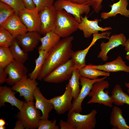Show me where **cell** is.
<instances>
[{"label": "cell", "instance_id": "obj_41", "mask_svg": "<svg viewBox=\"0 0 129 129\" xmlns=\"http://www.w3.org/2000/svg\"><path fill=\"white\" fill-rule=\"evenodd\" d=\"M126 52V58L129 61V38L127 40L124 46Z\"/></svg>", "mask_w": 129, "mask_h": 129}, {"label": "cell", "instance_id": "obj_3", "mask_svg": "<svg viewBox=\"0 0 129 129\" xmlns=\"http://www.w3.org/2000/svg\"><path fill=\"white\" fill-rule=\"evenodd\" d=\"M109 84L108 81L102 80L94 83L92 85L88 96L91 97L87 102V104L98 103L111 108L113 102L108 91H104L108 88Z\"/></svg>", "mask_w": 129, "mask_h": 129}, {"label": "cell", "instance_id": "obj_12", "mask_svg": "<svg viewBox=\"0 0 129 129\" xmlns=\"http://www.w3.org/2000/svg\"><path fill=\"white\" fill-rule=\"evenodd\" d=\"M57 11L54 5L46 7L39 13L41 25L40 32L45 35L47 32L53 31L54 29Z\"/></svg>", "mask_w": 129, "mask_h": 129}, {"label": "cell", "instance_id": "obj_31", "mask_svg": "<svg viewBox=\"0 0 129 129\" xmlns=\"http://www.w3.org/2000/svg\"><path fill=\"white\" fill-rule=\"evenodd\" d=\"M15 13L14 10L6 3L0 2V27Z\"/></svg>", "mask_w": 129, "mask_h": 129}, {"label": "cell", "instance_id": "obj_24", "mask_svg": "<svg viewBox=\"0 0 129 129\" xmlns=\"http://www.w3.org/2000/svg\"><path fill=\"white\" fill-rule=\"evenodd\" d=\"M60 37L54 31L47 32L43 37H41L40 42L41 45L38 50L48 52L60 40Z\"/></svg>", "mask_w": 129, "mask_h": 129}, {"label": "cell", "instance_id": "obj_23", "mask_svg": "<svg viewBox=\"0 0 129 129\" xmlns=\"http://www.w3.org/2000/svg\"><path fill=\"white\" fill-rule=\"evenodd\" d=\"M98 39L93 37L92 41L89 45L85 49L73 52L71 59L74 63L75 69H80L85 66L86 64L85 58L91 48L95 44Z\"/></svg>", "mask_w": 129, "mask_h": 129}, {"label": "cell", "instance_id": "obj_4", "mask_svg": "<svg viewBox=\"0 0 129 129\" xmlns=\"http://www.w3.org/2000/svg\"><path fill=\"white\" fill-rule=\"evenodd\" d=\"M40 111L36 107L33 101H26L16 117L22 121L26 129H36L41 116Z\"/></svg>", "mask_w": 129, "mask_h": 129}, {"label": "cell", "instance_id": "obj_34", "mask_svg": "<svg viewBox=\"0 0 129 129\" xmlns=\"http://www.w3.org/2000/svg\"><path fill=\"white\" fill-rule=\"evenodd\" d=\"M11 7L15 13L18 15L19 12L25 8L22 0H0Z\"/></svg>", "mask_w": 129, "mask_h": 129}, {"label": "cell", "instance_id": "obj_35", "mask_svg": "<svg viewBox=\"0 0 129 129\" xmlns=\"http://www.w3.org/2000/svg\"><path fill=\"white\" fill-rule=\"evenodd\" d=\"M55 0H33L36 7L39 12L44 8L53 5Z\"/></svg>", "mask_w": 129, "mask_h": 129}, {"label": "cell", "instance_id": "obj_20", "mask_svg": "<svg viewBox=\"0 0 129 129\" xmlns=\"http://www.w3.org/2000/svg\"><path fill=\"white\" fill-rule=\"evenodd\" d=\"M11 88L6 86L0 87V106L5 105V102L10 103L12 106H15L21 111L24 102L17 98L15 96V92Z\"/></svg>", "mask_w": 129, "mask_h": 129}, {"label": "cell", "instance_id": "obj_15", "mask_svg": "<svg viewBox=\"0 0 129 129\" xmlns=\"http://www.w3.org/2000/svg\"><path fill=\"white\" fill-rule=\"evenodd\" d=\"M41 38L39 32L28 31L16 38L19 44L25 52L33 51L36 47Z\"/></svg>", "mask_w": 129, "mask_h": 129}, {"label": "cell", "instance_id": "obj_30", "mask_svg": "<svg viewBox=\"0 0 129 129\" xmlns=\"http://www.w3.org/2000/svg\"><path fill=\"white\" fill-rule=\"evenodd\" d=\"M14 60L9 48L0 47V67L5 69Z\"/></svg>", "mask_w": 129, "mask_h": 129}, {"label": "cell", "instance_id": "obj_21", "mask_svg": "<svg viewBox=\"0 0 129 129\" xmlns=\"http://www.w3.org/2000/svg\"><path fill=\"white\" fill-rule=\"evenodd\" d=\"M128 4L127 0H119L112 5H110L111 11L108 12H102L101 14V17L104 20L110 17H115L119 13L126 17H129V10L126 8Z\"/></svg>", "mask_w": 129, "mask_h": 129}, {"label": "cell", "instance_id": "obj_36", "mask_svg": "<svg viewBox=\"0 0 129 129\" xmlns=\"http://www.w3.org/2000/svg\"><path fill=\"white\" fill-rule=\"evenodd\" d=\"M111 0L113 1L114 0ZM103 0H91L88 4L90 6H92L96 12L98 13L102 8L101 3Z\"/></svg>", "mask_w": 129, "mask_h": 129}, {"label": "cell", "instance_id": "obj_44", "mask_svg": "<svg viewBox=\"0 0 129 129\" xmlns=\"http://www.w3.org/2000/svg\"><path fill=\"white\" fill-rule=\"evenodd\" d=\"M125 85L128 88L127 92L129 94V82H125Z\"/></svg>", "mask_w": 129, "mask_h": 129}, {"label": "cell", "instance_id": "obj_16", "mask_svg": "<svg viewBox=\"0 0 129 129\" xmlns=\"http://www.w3.org/2000/svg\"><path fill=\"white\" fill-rule=\"evenodd\" d=\"M81 21L78 25V29L83 31L84 36L86 38L90 37L91 35L102 32L112 29L110 27H103L98 25L99 20L96 19L93 20H88L87 15L84 17L81 16Z\"/></svg>", "mask_w": 129, "mask_h": 129}, {"label": "cell", "instance_id": "obj_6", "mask_svg": "<svg viewBox=\"0 0 129 129\" xmlns=\"http://www.w3.org/2000/svg\"><path fill=\"white\" fill-rule=\"evenodd\" d=\"M53 5L57 11L64 10L72 15L79 23L81 21V15H87L90 9L88 4H79L67 0H56Z\"/></svg>", "mask_w": 129, "mask_h": 129}, {"label": "cell", "instance_id": "obj_37", "mask_svg": "<svg viewBox=\"0 0 129 129\" xmlns=\"http://www.w3.org/2000/svg\"><path fill=\"white\" fill-rule=\"evenodd\" d=\"M60 129H76L70 123L60 119L59 123Z\"/></svg>", "mask_w": 129, "mask_h": 129}, {"label": "cell", "instance_id": "obj_7", "mask_svg": "<svg viewBox=\"0 0 129 129\" xmlns=\"http://www.w3.org/2000/svg\"><path fill=\"white\" fill-rule=\"evenodd\" d=\"M74 69V63L71 58L66 63L52 71L43 80L50 83L62 82L70 79Z\"/></svg>", "mask_w": 129, "mask_h": 129}, {"label": "cell", "instance_id": "obj_2", "mask_svg": "<svg viewBox=\"0 0 129 129\" xmlns=\"http://www.w3.org/2000/svg\"><path fill=\"white\" fill-rule=\"evenodd\" d=\"M79 23L72 15L64 10L57 11L53 31L60 38L67 37L78 29Z\"/></svg>", "mask_w": 129, "mask_h": 129}, {"label": "cell", "instance_id": "obj_11", "mask_svg": "<svg viewBox=\"0 0 129 129\" xmlns=\"http://www.w3.org/2000/svg\"><path fill=\"white\" fill-rule=\"evenodd\" d=\"M73 98L69 82L66 85L64 93L60 96H55L50 99L54 109L59 114H63L69 111L72 106Z\"/></svg>", "mask_w": 129, "mask_h": 129}, {"label": "cell", "instance_id": "obj_5", "mask_svg": "<svg viewBox=\"0 0 129 129\" xmlns=\"http://www.w3.org/2000/svg\"><path fill=\"white\" fill-rule=\"evenodd\" d=\"M97 112L92 110L88 114L83 115L73 112L68 115L67 121L72 124L76 129H94L96 127Z\"/></svg>", "mask_w": 129, "mask_h": 129}, {"label": "cell", "instance_id": "obj_10", "mask_svg": "<svg viewBox=\"0 0 129 129\" xmlns=\"http://www.w3.org/2000/svg\"><path fill=\"white\" fill-rule=\"evenodd\" d=\"M39 12L36 7L32 9L25 8L18 14L17 15L28 31L40 32L41 22Z\"/></svg>", "mask_w": 129, "mask_h": 129}, {"label": "cell", "instance_id": "obj_17", "mask_svg": "<svg viewBox=\"0 0 129 129\" xmlns=\"http://www.w3.org/2000/svg\"><path fill=\"white\" fill-rule=\"evenodd\" d=\"M85 66L108 73L123 71L129 73V66L126 65L120 56H118L113 61L106 62L103 64L86 65Z\"/></svg>", "mask_w": 129, "mask_h": 129}, {"label": "cell", "instance_id": "obj_9", "mask_svg": "<svg viewBox=\"0 0 129 129\" xmlns=\"http://www.w3.org/2000/svg\"><path fill=\"white\" fill-rule=\"evenodd\" d=\"M38 83L36 80L27 78L26 75L21 80L12 86V90L19 93L27 102L33 101L34 93L37 87Z\"/></svg>", "mask_w": 129, "mask_h": 129}, {"label": "cell", "instance_id": "obj_33", "mask_svg": "<svg viewBox=\"0 0 129 129\" xmlns=\"http://www.w3.org/2000/svg\"><path fill=\"white\" fill-rule=\"evenodd\" d=\"M57 121L55 119L51 120L48 119H40L37 128L38 129H59V126L56 125Z\"/></svg>", "mask_w": 129, "mask_h": 129}, {"label": "cell", "instance_id": "obj_32", "mask_svg": "<svg viewBox=\"0 0 129 129\" xmlns=\"http://www.w3.org/2000/svg\"><path fill=\"white\" fill-rule=\"evenodd\" d=\"M14 38L7 30L0 27V47L9 48Z\"/></svg>", "mask_w": 129, "mask_h": 129}, {"label": "cell", "instance_id": "obj_22", "mask_svg": "<svg viewBox=\"0 0 129 129\" xmlns=\"http://www.w3.org/2000/svg\"><path fill=\"white\" fill-rule=\"evenodd\" d=\"M110 125L112 129H129V126L126 123L123 116L121 109L115 106L113 107L110 117Z\"/></svg>", "mask_w": 129, "mask_h": 129}, {"label": "cell", "instance_id": "obj_42", "mask_svg": "<svg viewBox=\"0 0 129 129\" xmlns=\"http://www.w3.org/2000/svg\"><path fill=\"white\" fill-rule=\"evenodd\" d=\"M72 2L81 4H88L91 0H67Z\"/></svg>", "mask_w": 129, "mask_h": 129}, {"label": "cell", "instance_id": "obj_13", "mask_svg": "<svg viewBox=\"0 0 129 129\" xmlns=\"http://www.w3.org/2000/svg\"><path fill=\"white\" fill-rule=\"evenodd\" d=\"M8 75L6 83L13 86L26 76L28 71L27 67L22 64L15 60L5 69Z\"/></svg>", "mask_w": 129, "mask_h": 129}, {"label": "cell", "instance_id": "obj_38", "mask_svg": "<svg viewBox=\"0 0 129 129\" xmlns=\"http://www.w3.org/2000/svg\"><path fill=\"white\" fill-rule=\"evenodd\" d=\"M25 8L28 9H32L36 8L33 0H22Z\"/></svg>", "mask_w": 129, "mask_h": 129}, {"label": "cell", "instance_id": "obj_18", "mask_svg": "<svg viewBox=\"0 0 129 129\" xmlns=\"http://www.w3.org/2000/svg\"><path fill=\"white\" fill-rule=\"evenodd\" d=\"M0 27L7 30L14 38L28 31L18 15L15 13L8 19Z\"/></svg>", "mask_w": 129, "mask_h": 129}, {"label": "cell", "instance_id": "obj_40", "mask_svg": "<svg viewBox=\"0 0 129 129\" xmlns=\"http://www.w3.org/2000/svg\"><path fill=\"white\" fill-rule=\"evenodd\" d=\"M25 127L21 120L19 119L17 121L15 124V126L14 129H24Z\"/></svg>", "mask_w": 129, "mask_h": 129}, {"label": "cell", "instance_id": "obj_25", "mask_svg": "<svg viewBox=\"0 0 129 129\" xmlns=\"http://www.w3.org/2000/svg\"><path fill=\"white\" fill-rule=\"evenodd\" d=\"M113 103L118 106L124 104L129 105V95L124 92L119 84H116L112 91L111 96Z\"/></svg>", "mask_w": 129, "mask_h": 129}, {"label": "cell", "instance_id": "obj_28", "mask_svg": "<svg viewBox=\"0 0 129 129\" xmlns=\"http://www.w3.org/2000/svg\"><path fill=\"white\" fill-rule=\"evenodd\" d=\"M39 56L35 60V66L34 69L28 75L31 79H38L39 74L44 63L48 52L38 50Z\"/></svg>", "mask_w": 129, "mask_h": 129}, {"label": "cell", "instance_id": "obj_43", "mask_svg": "<svg viewBox=\"0 0 129 129\" xmlns=\"http://www.w3.org/2000/svg\"><path fill=\"white\" fill-rule=\"evenodd\" d=\"M5 124V122L4 120L2 118L0 119V126H4Z\"/></svg>", "mask_w": 129, "mask_h": 129}, {"label": "cell", "instance_id": "obj_1", "mask_svg": "<svg viewBox=\"0 0 129 129\" xmlns=\"http://www.w3.org/2000/svg\"><path fill=\"white\" fill-rule=\"evenodd\" d=\"M73 36L60 40L48 52L38 79L43 80L54 70L67 62L71 58L74 52L72 43Z\"/></svg>", "mask_w": 129, "mask_h": 129}, {"label": "cell", "instance_id": "obj_27", "mask_svg": "<svg viewBox=\"0 0 129 129\" xmlns=\"http://www.w3.org/2000/svg\"><path fill=\"white\" fill-rule=\"evenodd\" d=\"M81 76L91 79H95L101 76L108 77L110 74L98 69L85 66L79 70Z\"/></svg>", "mask_w": 129, "mask_h": 129}, {"label": "cell", "instance_id": "obj_39", "mask_svg": "<svg viewBox=\"0 0 129 129\" xmlns=\"http://www.w3.org/2000/svg\"><path fill=\"white\" fill-rule=\"evenodd\" d=\"M8 75L5 71V69L0 67V84L6 82Z\"/></svg>", "mask_w": 129, "mask_h": 129}, {"label": "cell", "instance_id": "obj_29", "mask_svg": "<svg viewBox=\"0 0 129 129\" xmlns=\"http://www.w3.org/2000/svg\"><path fill=\"white\" fill-rule=\"evenodd\" d=\"M80 76L79 70L75 69L70 78L69 80L74 100L77 98L80 92L79 85Z\"/></svg>", "mask_w": 129, "mask_h": 129}, {"label": "cell", "instance_id": "obj_8", "mask_svg": "<svg viewBox=\"0 0 129 129\" xmlns=\"http://www.w3.org/2000/svg\"><path fill=\"white\" fill-rule=\"evenodd\" d=\"M107 77L105 76L100 78L91 79L80 76V85L81 86V88L77 97L73 100L72 107L69 111L68 115L73 112L79 113L81 112L82 110V102L85 97L88 95L93 84L97 81L105 80Z\"/></svg>", "mask_w": 129, "mask_h": 129}, {"label": "cell", "instance_id": "obj_26", "mask_svg": "<svg viewBox=\"0 0 129 129\" xmlns=\"http://www.w3.org/2000/svg\"><path fill=\"white\" fill-rule=\"evenodd\" d=\"M14 60L24 64L28 59V53L24 52L18 43L16 38H14L9 48Z\"/></svg>", "mask_w": 129, "mask_h": 129}, {"label": "cell", "instance_id": "obj_45", "mask_svg": "<svg viewBox=\"0 0 129 129\" xmlns=\"http://www.w3.org/2000/svg\"><path fill=\"white\" fill-rule=\"evenodd\" d=\"M0 129H5V127L4 126H0Z\"/></svg>", "mask_w": 129, "mask_h": 129}, {"label": "cell", "instance_id": "obj_14", "mask_svg": "<svg viewBox=\"0 0 129 129\" xmlns=\"http://www.w3.org/2000/svg\"><path fill=\"white\" fill-rule=\"evenodd\" d=\"M108 39L109 41L107 43L102 42L101 43V51L97 56L104 61L108 60V54L110 50L120 45L124 46L127 40L122 33L113 35Z\"/></svg>", "mask_w": 129, "mask_h": 129}, {"label": "cell", "instance_id": "obj_19", "mask_svg": "<svg viewBox=\"0 0 129 129\" xmlns=\"http://www.w3.org/2000/svg\"><path fill=\"white\" fill-rule=\"evenodd\" d=\"M34 96L35 100L36 107L42 113L41 119H48L49 113L54 108L50 99H47L44 97L38 87L34 91Z\"/></svg>", "mask_w": 129, "mask_h": 129}]
</instances>
